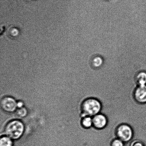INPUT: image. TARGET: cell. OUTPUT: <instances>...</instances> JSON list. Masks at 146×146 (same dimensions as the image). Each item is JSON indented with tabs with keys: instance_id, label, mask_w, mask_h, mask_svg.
Here are the masks:
<instances>
[{
	"instance_id": "7",
	"label": "cell",
	"mask_w": 146,
	"mask_h": 146,
	"mask_svg": "<svg viewBox=\"0 0 146 146\" xmlns=\"http://www.w3.org/2000/svg\"><path fill=\"white\" fill-rule=\"evenodd\" d=\"M135 81L137 86L146 85V72H141L137 74Z\"/></svg>"
},
{
	"instance_id": "13",
	"label": "cell",
	"mask_w": 146,
	"mask_h": 146,
	"mask_svg": "<svg viewBox=\"0 0 146 146\" xmlns=\"http://www.w3.org/2000/svg\"><path fill=\"white\" fill-rule=\"evenodd\" d=\"M19 31L17 28H11L9 31V34L11 37H15L18 35Z\"/></svg>"
},
{
	"instance_id": "6",
	"label": "cell",
	"mask_w": 146,
	"mask_h": 146,
	"mask_svg": "<svg viewBox=\"0 0 146 146\" xmlns=\"http://www.w3.org/2000/svg\"><path fill=\"white\" fill-rule=\"evenodd\" d=\"M93 126L97 129L105 128L108 124L107 117L104 114L98 113L92 117Z\"/></svg>"
},
{
	"instance_id": "14",
	"label": "cell",
	"mask_w": 146,
	"mask_h": 146,
	"mask_svg": "<svg viewBox=\"0 0 146 146\" xmlns=\"http://www.w3.org/2000/svg\"><path fill=\"white\" fill-rule=\"evenodd\" d=\"M93 62L94 66L98 68L101 66L102 64L103 61L101 58L98 57L94 58Z\"/></svg>"
},
{
	"instance_id": "5",
	"label": "cell",
	"mask_w": 146,
	"mask_h": 146,
	"mask_svg": "<svg viewBox=\"0 0 146 146\" xmlns=\"http://www.w3.org/2000/svg\"><path fill=\"white\" fill-rule=\"evenodd\" d=\"M17 102L11 97H5L1 101V108L7 112H11L15 111L17 107Z\"/></svg>"
},
{
	"instance_id": "9",
	"label": "cell",
	"mask_w": 146,
	"mask_h": 146,
	"mask_svg": "<svg viewBox=\"0 0 146 146\" xmlns=\"http://www.w3.org/2000/svg\"><path fill=\"white\" fill-rule=\"evenodd\" d=\"M13 143L11 138L8 137H4L1 138L0 146H13Z\"/></svg>"
},
{
	"instance_id": "8",
	"label": "cell",
	"mask_w": 146,
	"mask_h": 146,
	"mask_svg": "<svg viewBox=\"0 0 146 146\" xmlns=\"http://www.w3.org/2000/svg\"><path fill=\"white\" fill-rule=\"evenodd\" d=\"M82 117L81 124L84 128L89 129L93 126L92 117L85 116Z\"/></svg>"
},
{
	"instance_id": "15",
	"label": "cell",
	"mask_w": 146,
	"mask_h": 146,
	"mask_svg": "<svg viewBox=\"0 0 146 146\" xmlns=\"http://www.w3.org/2000/svg\"><path fill=\"white\" fill-rule=\"evenodd\" d=\"M23 103L22 102L19 101L17 103V108H22L23 106Z\"/></svg>"
},
{
	"instance_id": "1",
	"label": "cell",
	"mask_w": 146,
	"mask_h": 146,
	"mask_svg": "<svg viewBox=\"0 0 146 146\" xmlns=\"http://www.w3.org/2000/svg\"><path fill=\"white\" fill-rule=\"evenodd\" d=\"M102 108V106L99 100L94 98L87 99L84 100L82 105V116L94 117L99 113Z\"/></svg>"
},
{
	"instance_id": "10",
	"label": "cell",
	"mask_w": 146,
	"mask_h": 146,
	"mask_svg": "<svg viewBox=\"0 0 146 146\" xmlns=\"http://www.w3.org/2000/svg\"><path fill=\"white\" fill-rule=\"evenodd\" d=\"M125 145L126 146H145L142 141L139 139L132 140L129 142L125 143Z\"/></svg>"
},
{
	"instance_id": "2",
	"label": "cell",
	"mask_w": 146,
	"mask_h": 146,
	"mask_svg": "<svg viewBox=\"0 0 146 146\" xmlns=\"http://www.w3.org/2000/svg\"><path fill=\"white\" fill-rule=\"evenodd\" d=\"M24 131V126L21 121L15 120L9 123L5 128L7 136L13 139L19 138L22 135Z\"/></svg>"
},
{
	"instance_id": "3",
	"label": "cell",
	"mask_w": 146,
	"mask_h": 146,
	"mask_svg": "<svg viewBox=\"0 0 146 146\" xmlns=\"http://www.w3.org/2000/svg\"><path fill=\"white\" fill-rule=\"evenodd\" d=\"M117 138L124 143L129 142L133 139V131L132 128L127 124H122L118 126L116 130Z\"/></svg>"
},
{
	"instance_id": "12",
	"label": "cell",
	"mask_w": 146,
	"mask_h": 146,
	"mask_svg": "<svg viewBox=\"0 0 146 146\" xmlns=\"http://www.w3.org/2000/svg\"><path fill=\"white\" fill-rule=\"evenodd\" d=\"M16 114L17 115L20 117H25L27 114V111L25 108H18L16 111Z\"/></svg>"
},
{
	"instance_id": "11",
	"label": "cell",
	"mask_w": 146,
	"mask_h": 146,
	"mask_svg": "<svg viewBox=\"0 0 146 146\" xmlns=\"http://www.w3.org/2000/svg\"><path fill=\"white\" fill-rule=\"evenodd\" d=\"M124 144L123 141L117 138L113 139L111 141V146H124Z\"/></svg>"
},
{
	"instance_id": "4",
	"label": "cell",
	"mask_w": 146,
	"mask_h": 146,
	"mask_svg": "<svg viewBox=\"0 0 146 146\" xmlns=\"http://www.w3.org/2000/svg\"><path fill=\"white\" fill-rule=\"evenodd\" d=\"M134 100L141 104H146V85L137 86L133 93Z\"/></svg>"
}]
</instances>
